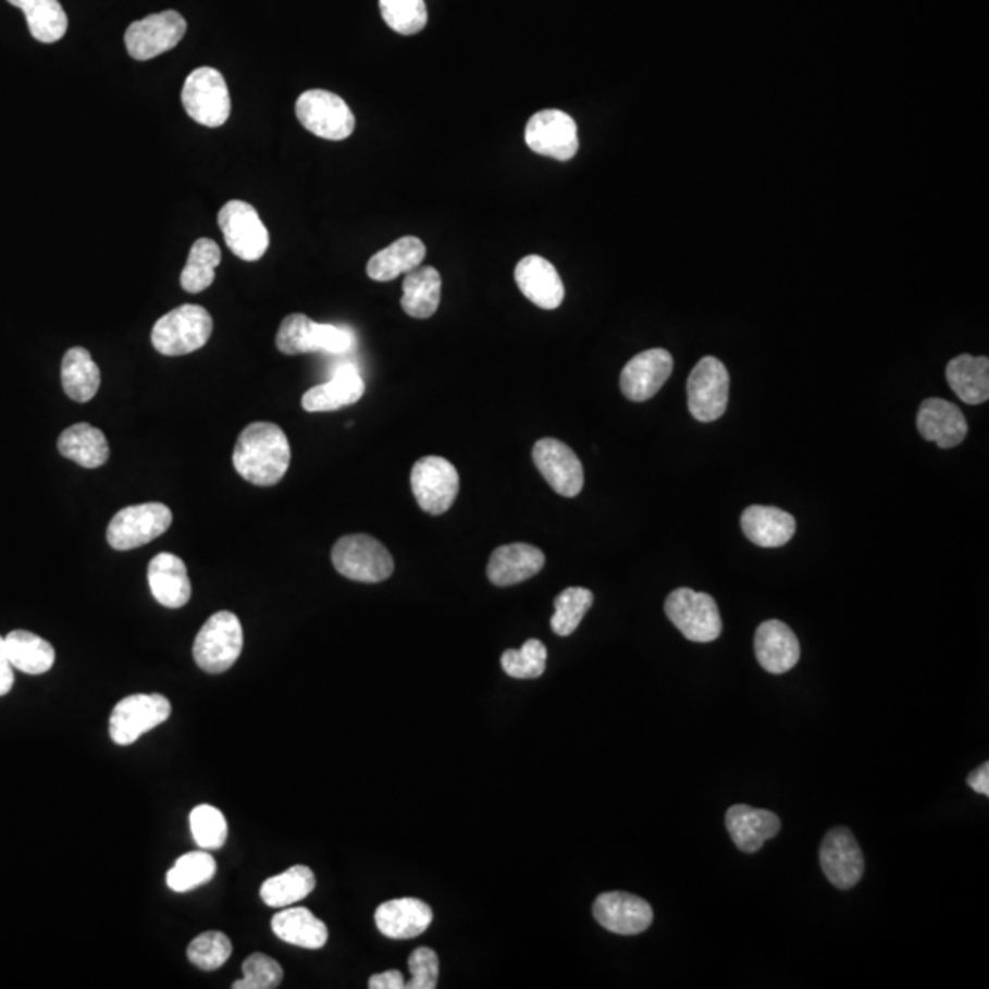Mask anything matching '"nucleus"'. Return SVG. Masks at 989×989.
Listing matches in <instances>:
<instances>
[{"label": "nucleus", "mask_w": 989, "mask_h": 989, "mask_svg": "<svg viewBox=\"0 0 989 989\" xmlns=\"http://www.w3.org/2000/svg\"><path fill=\"white\" fill-rule=\"evenodd\" d=\"M524 141L535 154L568 162L579 151L578 125L563 110H539L528 120Z\"/></svg>", "instance_id": "obj_13"}, {"label": "nucleus", "mask_w": 989, "mask_h": 989, "mask_svg": "<svg viewBox=\"0 0 989 989\" xmlns=\"http://www.w3.org/2000/svg\"><path fill=\"white\" fill-rule=\"evenodd\" d=\"M292 452L283 429L270 422L249 423L233 449V466L255 486H275L288 471Z\"/></svg>", "instance_id": "obj_1"}, {"label": "nucleus", "mask_w": 989, "mask_h": 989, "mask_svg": "<svg viewBox=\"0 0 989 989\" xmlns=\"http://www.w3.org/2000/svg\"><path fill=\"white\" fill-rule=\"evenodd\" d=\"M411 980L407 989H434L438 986L440 962L433 949L418 948L409 956Z\"/></svg>", "instance_id": "obj_46"}, {"label": "nucleus", "mask_w": 989, "mask_h": 989, "mask_svg": "<svg viewBox=\"0 0 989 989\" xmlns=\"http://www.w3.org/2000/svg\"><path fill=\"white\" fill-rule=\"evenodd\" d=\"M967 784L975 790L977 793H982V795H989V764L984 763L982 766H978L972 776L967 777Z\"/></svg>", "instance_id": "obj_49"}, {"label": "nucleus", "mask_w": 989, "mask_h": 989, "mask_svg": "<svg viewBox=\"0 0 989 989\" xmlns=\"http://www.w3.org/2000/svg\"><path fill=\"white\" fill-rule=\"evenodd\" d=\"M364 382L358 367L343 363L326 383L308 388L302 396V409L308 412L337 411L363 398Z\"/></svg>", "instance_id": "obj_22"}, {"label": "nucleus", "mask_w": 989, "mask_h": 989, "mask_svg": "<svg viewBox=\"0 0 989 989\" xmlns=\"http://www.w3.org/2000/svg\"><path fill=\"white\" fill-rule=\"evenodd\" d=\"M61 383L66 396L79 404H87L98 394L101 372L87 348L74 347L64 354Z\"/></svg>", "instance_id": "obj_32"}, {"label": "nucleus", "mask_w": 989, "mask_h": 989, "mask_svg": "<svg viewBox=\"0 0 989 989\" xmlns=\"http://www.w3.org/2000/svg\"><path fill=\"white\" fill-rule=\"evenodd\" d=\"M742 532L753 544L763 548H779L790 543L795 533V519L784 509L771 506H750L741 519Z\"/></svg>", "instance_id": "obj_27"}, {"label": "nucleus", "mask_w": 989, "mask_h": 989, "mask_svg": "<svg viewBox=\"0 0 989 989\" xmlns=\"http://www.w3.org/2000/svg\"><path fill=\"white\" fill-rule=\"evenodd\" d=\"M275 345L286 356L321 353V323H316L305 313L286 316L279 326Z\"/></svg>", "instance_id": "obj_38"}, {"label": "nucleus", "mask_w": 989, "mask_h": 989, "mask_svg": "<svg viewBox=\"0 0 989 989\" xmlns=\"http://www.w3.org/2000/svg\"><path fill=\"white\" fill-rule=\"evenodd\" d=\"M219 227L227 248L243 261H259L270 246V233L257 209L243 200H230L220 209Z\"/></svg>", "instance_id": "obj_10"}, {"label": "nucleus", "mask_w": 989, "mask_h": 989, "mask_svg": "<svg viewBox=\"0 0 989 989\" xmlns=\"http://www.w3.org/2000/svg\"><path fill=\"white\" fill-rule=\"evenodd\" d=\"M592 911L599 926L623 937L647 931L654 918L651 905L629 892H603Z\"/></svg>", "instance_id": "obj_18"}, {"label": "nucleus", "mask_w": 989, "mask_h": 989, "mask_svg": "<svg viewBox=\"0 0 989 989\" xmlns=\"http://www.w3.org/2000/svg\"><path fill=\"white\" fill-rule=\"evenodd\" d=\"M316 889V874L305 865L284 870L283 874L268 878L261 887L262 902L268 907L284 908L301 902Z\"/></svg>", "instance_id": "obj_36"}, {"label": "nucleus", "mask_w": 989, "mask_h": 989, "mask_svg": "<svg viewBox=\"0 0 989 989\" xmlns=\"http://www.w3.org/2000/svg\"><path fill=\"white\" fill-rule=\"evenodd\" d=\"M337 572L359 583H380L394 572V559L378 539L354 533L339 539L332 548Z\"/></svg>", "instance_id": "obj_5"}, {"label": "nucleus", "mask_w": 989, "mask_h": 989, "mask_svg": "<svg viewBox=\"0 0 989 989\" xmlns=\"http://www.w3.org/2000/svg\"><path fill=\"white\" fill-rule=\"evenodd\" d=\"M442 296V277L433 267H418L406 273L401 308L415 319H429L436 313Z\"/></svg>", "instance_id": "obj_33"}, {"label": "nucleus", "mask_w": 989, "mask_h": 989, "mask_svg": "<svg viewBox=\"0 0 989 989\" xmlns=\"http://www.w3.org/2000/svg\"><path fill=\"white\" fill-rule=\"evenodd\" d=\"M26 15L29 34L35 41L52 45L63 39L69 17L59 0H8Z\"/></svg>", "instance_id": "obj_35"}, {"label": "nucleus", "mask_w": 989, "mask_h": 989, "mask_svg": "<svg viewBox=\"0 0 989 989\" xmlns=\"http://www.w3.org/2000/svg\"><path fill=\"white\" fill-rule=\"evenodd\" d=\"M412 495L418 506L431 516H442L457 500L460 490L458 471L449 460L442 457H423L412 466Z\"/></svg>", "instance_id": "obj_12"}, {"label": "nucleus", "mask_w": 989, "mask_h": 989, "mask_svg": "<svg viewBox=\"0 0 989 989\" xmlns=\"http://www.w3.org/2000/svg\"><path fill=\"white\" fill-rule=\"evenodd\" d=\"M193 839L202 851L222 849L227 839V821L224 814L211 804H198L189 816Z\"/></svg>", "instance_id": "obj_41"}, {"label": "nucleus", "mask_w": 989, "mask_h": 989, "mask_svg": "<svg viewBox=\"0 0 989 989\" xmlns=\"http://www.w3.org/2000/svg\"><path fill=\"white\" fill-rule=\"evenodd\" d=\"M378 931L393 940H411L428 931L433 922V908L418 898L391 900L376 908Z\"/></svg>", "instance_id": "obj_23"}, {"label": "nucleus", "mask_w": 989, "mask_h": 989, "mask_svg": "<svg viewBox=\"0 0 989 989\" xmlns=\"http://www.w3.org/2000/svg\"><path fill=\"white\" fill-rule=\"evenodd\" d=\"M213 334V318L203 307L182 305L158 319L152 326V347L163 356L197 353Z\"/></svg>", "instance_id": "obj_2"}, {"label": "nucleus", "mask_w": 989, "mask_h": 989, "mask_svg": "<svg viewBox=\"0 0 989 989\" xmlns=\"http://www.w3.org/2000/svg\"><path fill=\"white\" fill-rule=\"evenodd\" d=\"M380 12L388 28L399 35H415L428 24L423 0H380Z\"/></svg>", "instance_id": "obj_42"}, {"label": "nucleus", "mask_w": 989, "mask_h": 989, "mask_svg": "<svg viewBox=\"0 0 989 989\" xmlns=\"http://www.w3.org/2000/svg\"><path fill=\"white\" fill-rule=\"evenodd\" d=\"M220 261H222V251H220L219 244L211 238H198L197 243L193 244L186 268L180 275L182 288L189 294H200L203 289H208L213 284L214 270L219 267Z\"/></svg>", "instance_id": "obj_37"}, {"label": "nucleus", "mask_w": 989, "mask_h": 989, "mask_svg": "<svg viewBox=\"0 0 989 989\" xmlns=\"http://www.w3.org/2000/svg\"><path fill=\"white\" fill-rule=\"evenodd\" d=\"M244 978L233 982V989H273L283 980V967L272 956L254 953L243 964Z\"/></svg>", "instance_id": "obj_45"}, {"label": "nucleus", "mask_w": 989, "mask_h": 989, "mask_svg": "<svg viewBox=\"0 0 989 989\" xmlns=\"http://www.w3.org/2000/svg\"><path fill=\"white\" fill-rule=\"evenodd\" d=\"M819 862L828 881L841 891L857 886L865 870L860 843L846 828H832L825 836L819 849Z\"/></svg>", "instance_id": "obj_16"}, {"label": "nucleus", "mask_w": 989, "mask_h": 989, "mask_svg": "<svg viewBox=\"0 0 989 989\" xmlns=\"http://www.w3.org/2000/svg\"><path fill=\"white\" fill-rule=\"evenodd\" d=\"M425 259V244L418 237H401L391 246L372 255L367 264V275L378 283H387L393 279L422 267Z\"/></svg>", "instance_id": "obj_29"}, {"label": "nucleus", "mask_w": 989, "mask_h": 989, "mask_svg": "<svg viewBox=\"0 0 989 989\" xmlns=\"http://www.w3.org/2000/svg\"><path fill=\"white\" fill-rule=\"evenodd\" d=\"M666 614L689 642H715L722 634L717 602L709 594L677 589L666 599Z\"/></svg>", "instance_id": "obj_8"}, {"label": "nucleus", "mask_w": 989, "mask_h": 989, "mask_svg": "<svg viewBox=\"0 0 989 989\" xmlns=\"http://www.w3.org/2000/svg\"><path fill=\"white\" fill-rule=\"evenodd\" d=\"M244 631L240 619L233 613L220 610L203 623L193 645L197 666L209 675L232 669L243 653Z\"/></svg>", "instance_id": "obj_3"}, {"label": "nucleus", "mask_w": 989, "mask_h": 989, "mask_svg": "<svg viewBox=\"0 0 989 989\" xmlns=\"http://www.w3.org/2000/svg\"><path fill=\"white\" fill-rule=\"evenodd\" d=\"M233 945L230 938L220 931H208L198 935L189 948H187V959L193 966L203 972H214L224 966L230 956H232Z\"/></svg>", "instance_id": "obj_43"}, {"label": "nucleus", "mask_w": 989, "mask_h": 989, "mask_svg": "<svg viewBox=\"0 0 989 989\" xmlns=\"http://www.w3.org/2000/svg\"><path fill=\"white\" fill-rule=\"evenodd\" d=\"M187 116L203 127H222L232 116V96L222 72L211 66L193 70L182 88Z\"/></svg>", "instance_id": "obj_4"}, {"label": "nucleus", "mask_w": 989, "mask_h": 989, "mask_svg": "<svg viewBox=\"0 0 989 989\" xmlns=\"http://www.w3.org/2000/svg\"><path fill=\"white\" fill-rule=\"evenodd\" d=\"M217 874V862L206 851L189 852L178 857L168 873V886L174 892H189L206 886Z\"/></svg>", "instance_id": "obj_39"}, {"label": "nucleus", "mask_w": 989, "mask_h": 989, "mask_svg": "<svg viewBox=\"0 0 989 989\" xmlns=\"http://www.w3.org/2000/svg\"><path fill=\"white\" fill-rule=\"evenodd\" d=\"M13 682H15V677H13L12 662L8 658L4 638L0 636V696L12 691Z\"/></svg>", "instance_id": "obj_47"}, {"label": "nucleus", "mask_w": 989, "mask_h": 989, "mask_svg": "<svg viewBox=\"0 0 989 989\" xmlns=\"http://www.w3.org/2000/svg\"><path fill=\"white\" fill-rule=\"evenodd\" d=\"M272 929L283 942L302 949H321L329 940L324 922L307 907L283 908L273 916Z\"/></svg>", "instance_id": "obj_30"}, {"label": "nucleus", "mask_w": 989, "mask_h": 989, "mask_svg": "<svg viewBox=\"0 0 989 989\" xmlns=\"http://www.w3.org/2000/svg\"><path fill=\"white\" fill-rule=\"evenodd\" d=\"M173 524L171 509L162 503L136 504L120 509L107 528V541L118 552L152 543Z\"/></svg>", "instance_id": "obj_6"}, {"label": "nucleus", "mask_w": 989, "mask_h": 989, "mask_svg": "<svg viewBox=\"0 0 989 989\" xmlns=\"http://www.w3.org/2000/svg\"><path fill=\"white\" fill-rule=\"evenodd\" d=\"M171 702L163 694H131L118 702L110 715V739L118 746H131L147 731L171 717Z\"/></svg>", "instance_id": "obj_9"}, {"label": "nucleus", "mask_w": 989, "mask_h": 989, "mask_svg": "<svg viewBox=\"0 0 989 989\" xmlns=\"http://www.w3.org/2000/svg\"><path fill=\"white\" fill-rule=\"evenodd\" d=\"M58 449L64 458L87 469L101 468L110 457L103 431L85 422L64 429L58 440Z\"/></svg>", "instance_id": "obj_28"}, {"label": "nucleus", "mask_w": 989, "mask_h": 989, "mask_svg": "<svg viewBox=\"0 0 989 989\" xmlns=\"http://www.w3.org/2000/svg\"><path fill=\"white\" fill-rule=\"evenodd\" d=\"M147 578L152 596L163 607H186L191 599V581L187 576L186 563L174 554L162 552L152 557Z\"/></svg>", "instance_id": "obj_26"}, {"label": "nucleus", "mask_w": 989, "mask_h": 989, "mask_svg": "<svg viewBox=\"0 0 989 989\" xmlns=\"http://www.w3.org/2000/svg\"><path fill=\"white\" fill-rule=\"evenodd\" d=\"M369 988L404 989L406 988V978L396 969H391V972H383L380 975H372L371 980H369Z\"/></svg>", "instance_id": "obj_48"}, {"label": "nucleus", "mask_w": 989, "mask_h": 989, "mask_svg": "<svg viewBox=\"0 0 989 989\" xmlns=\"http://www.w3.org/2000/svg\"><path fill=\"white\" fill-rule=\"evenodd\" d=\"M296 116L308 133L330 141L353 136L356 118L345 99L329 90H307L297 98Z\"/></svg>", "instance_id": "obj_7"}, {"label": "nucleus", "mask_w": 989, "mask_h": 989, "mask_svg": "<svg viewBox=\"0 0 989 989\" xmlns=\"http://www.w3.org/2000/svg\"><path fill=\"white\" fill-rule=\"evenodd\" d=\"M186 32V18L174 10H165L131 24L125 32V47L136 61H149L178 47Z\"/></svg>", "instance_id": "obj_14"}, {"label": "nucleus", "mask_w": 989, "mask_h": 989, "mask_svg": "<svg viewBox=\"0 0 989 989\" xmlns=\"http://www.w3.org/2000/svg\"><path fill=\"white\" fill-rule=\"evenodd\" d=\"M949 387L953 393L967 404L980 406L989 398V359L973 358L969 354H962L959 358L951 359L948 364Z\"/></svg>", "instance_id": "obj_31"}, {"label": "nucleus", "mask_w": 989, "mask_h": 989, "mask_svg": "<svg viewBox=\"0 0 989 989\" xmlns=\"http://www.w3.org/2000/svg\"><path fill=\"white\" fill-rule=\"evenodd\" d=\"M594 603V594L583 586H570L563 591L554 602L556 613L552 616V631L557 636H570L583 621L584 614L589 613Z\"/></svg>", "instance_id": "obj_40"}, {"label": "nucleus", "mask_w": 989, "mask_h": 989, "mask_svg": "<svg viewBox=\"0 0 989 989\" xmlns=\"http://www.w3.org/2000/svg\"><path fill=\"white\" fill-rule=\"evenodd\" d=\"M516 283L522 296L543 310H556L565 301V284L552 262L528 255L516 267Z\"/></svg>", "instance_id": "obj_19"}, {"label": "nucleus", "mask_w": 989, "mask_h": 989, "mask_svg": "<svg viewBox=\"0 0 989 989\" xmlns=\"http://www.w3.org/2000/svg\"><path fill=\"white\" fill-rule=\"evenodd\" d=\"M729 401V372L717 358H702L688 378V407L694 420L715 422Z\"/></svg>", "instance_id": "obj_11"}, {"label": "nucleus", "mask_w": 989, "mask_h": 989, "mask_svg": "<svg viewBox=\"0 0 989 989\" xmlns=\"http://www.w3.org/2000/svg\"><path fill=\"white\" fill-rule=\"evenodd\" d=\"M726 827L739 851L753 854L761 851L768 839L776 838L781 830V819L774 812L735 804L726 814Z\"/></svg>", "instance_id": "obj_24"}, {"label": "nucleus", "mask_w": 989, "mask_h": 989, "mask_svg": "<svg viewBox=\"0 0 989 989\" xmlns=\"http://www.w3.org/2000/svg\"><path fill=\"white\" fill-rule=\"evenodd\" d=\"M548 651L543 642L528 640L521 648H508L500 658L504 672L511 678H539L546 669Z\"/></svg>", "instance_id": "obj_44"}, {"label": "nucleus", "mask_w": 989, "mask_h": 989, "mask_svg": "<svg viewBox=\"0 0 989 989\" xmlns=\"http://www.w3.org/2000/svg\"><path fill=\"white\" fill-rule=\"evenodd\" d=\"M543 567L544 554L532 544H504L490 557L487 578L497 586H511L537 576Z\"/></svg>", "instance_id": "obj_25"}, {"label": "nucleus", "mask_w": 989, "mask_h": 989, "mask_svg": "<svg viewBox=\"0 0 989 989\" xmlns=\"http://www.w3.org/2000/svg\"><path fill=\"white\" fill-rule=\"evenodd\" d=\"M916 425L924 440L935 442L942 449L961 446L969 429L964 412L942 398H927L922 404Z\"/></svg>", "instance_id": "obj_20"}, {"label": "nucleus", "mask_w": 989, "mask_h": 989, "mask_svg": "<svg viewBox=\"0 0 989 989\" xmlns=\"http://www.w3.org/2000/svg\"><path fill=\"white\" fill-rule=\"evenodd\" d=\"M8 658L12 662L13 669L26 675H45L55 664V648L52 643L42 640L34 632L12 631L4 638Z\"/></svg>", "instance_id": "obj_34"}, {"label": "nucleus", "mask_w": 989, "mask_h": 989, "mask_svg": "<svg viewBox=\"0 0 989 989\" xmlns=\"http://www.w3.org/2000/svg\"><path fill=\"white\" fill-rule=\"evenodd\" d=\"M533 462L544 481L561 497H578L583 490V463L561 440H539L533 446Z\"/></svg>", "instance_id": "obj_15"}, {"label": "nucleus", "mask_w": 989, "mask_h": 989, "mask_svg": "<svg viewBox=\"0 0 989 989\" xmlns=\"http://www.w3.org/2000/svg\"><path fill=\"white\" fill-rule=\"evenodd\" d=\"M755 656L764 671L784 675L798 666L801 645L792 629L779 619H769L755 632Z\"/></svg>", "instance_id": "obj_21"}, {"label": "nucleus", "mask_w": 989, "mask_h": 989, "mask_svg": "<svg viewBox=\"0 0 989 989\" xmlns=\"http://www.w3.org/2000/svg\"><path fill=\"white\" fill-rule=\"evenodd\" d=\"M675 359L666 348L640 353L621 371L619 387L631 401H647L671 378Z\"/></svg>", "instance_id": "obj_17"}]
</instances>
